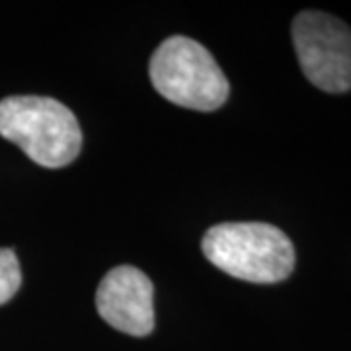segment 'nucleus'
Here are the masks:
<instances>
[{
  "instance_id": "nucleus-2",
  "label": "nucleus",
  "mask_w": 351,
  "mask_h": 351,
  "mask_svg": "<svg viewBox=\"0 0 351 351\" xmlns=\"http://www.w3.org/2000/svg\"><path fill=\"white\" fill-rule=\"evenodd\" d=\"M203 254L228 276L250 283H277L291 276L295 248L289 237L265 223H223L203 237Z\"/></svg>"
},
{
  "instance_id": "nucleus-3",
  "label": "nucleus",
  "mask_w": 351,
  "mask_h": 351,
  "mask_svg": "<svg viewBox=\"0 0 351 351\" xmlns=\"http://www.w3.org/2000/svg\"><path fill=\"white\" fill-rule=\"evenodd\" d=\"M151 80L166 100L197 112H213L228 98V80L213 55L184 36L168 38L154 51Z\"/></svg>"
},
{
  "instance_id": "nucleus-4",
  "label": "nucleus",
  "mask_w": 351,
  "mask_h": 351,
  "mask_svg": "<svg viewBox=\"0 0 351 351\" xmlns=\"http://www.w3.org/2000/svg\"><path fill=\"white\" fill-rule=\"evenodd\" d=\"M293 43L304 76L314 86L339 94L351 88V29L341 20L316 10L293 22Z\"/></svg>"
},
{
  "instance_id": "nucleus-1",
  "label": "nucleus",
  "mask_w": 351,
  "mask_h": 351,
  "mask_svg": "<svg viewBox=\"0 0 351 351\" xmlns=\"http://www.w3.org/2000/svg\"><path fill=\"white\" fill-rule=\"evenodd\" d=\"M0 135L43 168H63L75 160L82 147L75 113L45 96L0 100Z\"/></svg>"
},
{
  "instance_id": "nucleus-6",
  "label": "nucleus",
  "mask_w": 351,
  "mask_h": 351,
  "mask_svg": "<svg viewBox=\"0 0 351 351\" xmlns=\"http://www.w3.org/2000/svg\"><path fill=\"white\" fill-rule=\"evenodd\" d=\"M22 285L20 263L12 248H0V304L8 302Z\"/></svg>"
},
{
  "instance_id": "nucleus-5",
  "label": "nucleus",
  "mask_w": 351,
  "mask_h": 351,
  "mask_svg": "<svg viewBox=\"0 0 351 351\" xmlns=\"http://www.w3.org/2000/svg\"><path fill=\"white\" fill-rule=\"evenodd\" d=\"M154 287L133 265L108 271L96 291V308L115 330L129 336H149L154 330Z\"/></svg>"
}]
</instances>
